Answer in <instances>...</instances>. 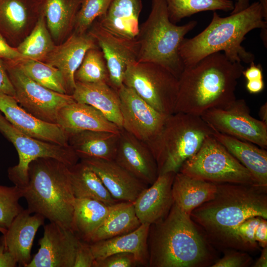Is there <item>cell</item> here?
Returning a JSON list of instances; mask_svg holds the SVG:
<instances>
[{
    "label": "cell",
    "instance_id": "obj_46",
    "mask_svg": "<svg viewBox=\"0 0 267 267\" xmlns=\"http://www.w3.org/2000/svg\"><path fill=\"white\" fill-rule=\"evenodd\" d=\"M18 264L5 246L2 236L0 237V267H15Z\"/></svg>",
    "mask_w": 267,
    "mask_h": 267
},
{
    "label": "cell",
    "instance_id": "obj_17",
    "mask_svg": "<svg viewBox=\"0 0 267 267\" xmlns=\"http://www.w3.org/2000/svg\"><path fill=\"white\" fill-rule=\"evenodd\" d=\"M40 14L39 0H0V33L16 47L30 34Z\"/></svg>",
    "mask_w": 267,
    "mask_h": 267
},
{
    "label": "cell",
    "instance_id": "obj_24",
    "mask_svg": "<svg viewBox=\"0 0 267 267\" xmlns=\"http://www.w3.org/2000/svg\"><path fill=\"white\" fill-rule=\"evenodd\" d=\"M149 223H141L136 229L126 234L89 243L94 260L118 253H130L139 265H148L147 239Z\"/></svg>",
    "mask_w": 267,
    "mask_h": 267
},
{
    "label": "cell",
    "instance_id": "obj_31",
    "mask_svg": "<svg viewBox=\"0 0 267 267\" xmlns=\"http://www.w3.org/2000/svg\"><path fill=\"white\" fill-rule=\"evenodd\" d=\"M71 187L78 199H90L107 205L118 201L108 192L98 175L85 163L81 161L69 167Z\"/></svg>",
    "mask_w": 267,
    "mask_h": 267
},
{
    "label": "cell",
    "instance_id": "obj_16",
    "mask_svg": "<svg viewBox=\"0 0 267 267\" xmlns=\"http://www.w3.org/2000/svg\"><path fill=\"white\" fill-rule=\"evenodd\" d=\"M0 112L18 130L32 137L69 145L67 134L57 124L40 120L22 108L15 98L0 92Z\"/></svg>",
    "mask_w": 267,
    "mask_h": 267
},
{
    "label": "cell",
    "instance_id": "obj_39",
    "mask_svg": "<svg viewBox=\"0 0 267 267\" xmlns=\"http://www.w3.org/2000/svg\"><path fill=\"white\" fill-rule=\"evenodd\" d=\"M23 198L22 189L14 185H0V226L7 229L14 219L23 210L19 203Z\"/></svg>",
    "mask_w": 267,
    "mask_h": 267
},
{
    "label": "cell",
    "instance_id": "obj_52",
    "mask_svg": "<svg viewBox=\"0 0 267 267\" xmlns=\"http://www.w3.org/2000/svg\"><path fill=\"white\" fill-rule=\"evenodd\" d=\"M259 115L261 120L267 124V103L262 105L259 109Z\"/></svg>",
    "mask_w": 267,
    "mask_h": 267
},
{
    "label": "cell",
    "instance_id": "obj_25",
    "mask_svg": "<svg viewBox=\"0 0 267 267\" xmlns=\"http://www.w3.org/2000/svg\"><path fill=\"white\" fill-rule=\"evenodd\" d=\"M74 100L89 104L100 111L109 121L122 128L123 121L118 90L108 83L76 82L72 94Z\"/></svg>",
    "mask_w": 267,
    "mask_h": 267
},
{
    "label": "cell",
    "instance_id": "obj_10",
    "mask_svg": "<svg viewBox=\"0 0 267 267\" xmlns=\"http://www.w3.org/2000/svg\"><path fill=\"white\" fill-rule=\"evenodd\" d=\"M0 132L15 147L18 163L7 170L9 179L19 188H24L28 181L30 163L39 158H51L68 167L78 162L79 158L70 145L63 146L30 136L16 129L0 112Z\"/></svg>",
    "mask_w": 267,
    "mask_h": 267
},
{
    "label": "cell",
    "instance_id": "obj_14",
    "mask_svg": "<svg viewBox=\"0 0 267 267\" xmlns=\"http://www.w3.org/2000/svg\"><path fill=\"white\" fill-rule=\"evenodd\" d=\"M88 32L103 53L109 73V84L118 90L123 85L128 66L137 61L139 45L136 39H129L113 34L96 20Z\"/></svg>",
    "mask_w": 267,
    "mask_h": 267
},
{
    "label": "cell",
    "instance_id": "obj_27",
    "mask_svg": "<svg viewBox=\"0 0 267 267\" xmlns=\"http://www.w3.org/2000/svg\"><path fill=\"white\" fill-rule=\"evenodd\" d=\"M119 133L82 131L69 134L68 144L79 159L114 160L119 143Z\"/></svg>",
    "mask_w": 267,
    "mask_h": 267
},
{
    "label": "cell",
    "instance_id": "obj_22",
    "mask_svg": "<svg viewBox=\"0 0 267 267\" xmlns=\"http://www.w3.org/2000/svg\"><path fill=\"white\" fill-rule=\"evenodd\" d=\"M45 218L40 214L24 209L13 220L2 238L7 249L13 256L18 266L27 267L32 257L31 249L39 228Z\"/></svg>",
    "mask_w": 267,
    "mask_h": 267
},
{
    "label": "cell",
    "instance_id": "obj_41",
    "mask_svg": "<svg viewBox=\"0 0 267 267\" xmlns=\"http://www.w3.org/2000/svg\"><path fill=\"white\" fill-rule=\"evenodd\" d=\"M253 262L251 257L242 251L225 250L223 257L218 259L211 267H247Z\"/></svg>",
    "mask_w": 267,
    "mask_h": 267
},
{
    "label": "cell",
    "instance_id": "obj_6",
    "mask_svg": "<svg viewBox=\"0 0 267 267\" xmlns=\"http://www.w3.org/2000/svg\"><path fill=\"white\" fill-rule=\"evenodd\" d=\"M197 24L192 20L177 25L170 20L165 0H152L151 11L136 38L139 45L137 61L159 64L178 79L184 68L179 46Z\"/></svg>",
    "mask_w": 267,
    "mask_h": 267
},
{
    "label": "cell",
    "instance_id": "obj_48",
    "mask_svg": "<svg viewBox=\"0 0 267 267\" xmlns=\"http://www.w3.org/2000/svg\"><path fill=\"white\" fill-rule=\"evenodd\" d=\"M250 67L242 72V75L248 81L263 79V72L261 66L256 65L254 61L251 62Z\"/></svg>",
    "mask_w": 267,
    "mask_h": 267
},
{
    "label": "cell",
    "instance_id": "obj_50",
    "mask_svg": "<svg viewBox=\"0 0 267 267\" xmlns=\"http://www.w3.org/2000/svg\"><path fill=\"white\" fill-rule=\"evenodd\" d=\"M234 8L230 14L238 13L246 9L250 5V0H235Z\"/></svg>",
    "mask_w": 267,
    "mask_h": 267
},
{
    "label": "cell",
    "instance_id": "obj_23",
    "mask_svg": "<svg viewBox=\"0 0 267 267\" xmlns=\"http://www.w3.org/2000/svg\"><path fill=\"white\" fill-rule=\"evenodd\" d=\"M56 124L67 135L85 131L119 133L121 130L95 108L76 101L59 110Z\"/></svg>",
    "mask_w": 267,
    "mask_h": 267
},
{
    "label": "cell",
    "instance_id": "obj_34",
    "mask_svg": "<svg viewBox=\"0 0 267 267\" xmlns=\"http://www.w3.org/2000/svg\"><path fill=\"white\" fill-rule=\"evenodd\" d=\"M55 45L41 12L34 28L16 48L26 58L43 61Z\"/></svg>",
    "mask_w": 267,
    "mask_h": 267
},
{
    "label": "cell",
    "instance_id": "obj_36",
    "mask_svg": "<svg viewBox=\"0 0 267 267\" xmlns=\"http://www.w3.org/2000/svg\"><path fill=\"white\" fill-rule=\"evenodd\" d=\"M170 20L174 24L185 17L206 11H232L231 0H165Z\"/></svg>",
    "mask_w": 267,
    "mask_h": 267
},
{
    "label": "cell",
    "instance_id": "obj_42",
    "mask_svg": "<svg viewBox=\"0 0 267 267\" xmlns=\"http://www.w3.org/2000/svg\"><path fill=\"white\" fill-rule=\"evenodd\" d=\"M137 265L139 264L133 254L118 253L94 260L92 267H134Z\"/></svg>",
    "mask_w": 267,
    "mask_h": 267
},
{
    "label": "cell",
    "instance_id": "obj_5",
    "mask_svg": "<svg viewBox=\"0 0 267 267\" xmlns=\"http://www.w3.org/2000/svg\"><path fill=\"white\" fill-rule=\"evenodd\" d=\"M22 189L32 213L73 231L75 198L68 166L51 158L33 160L29 165L28 183Z\"/></svg>",
    "mask_w": 267,
    "mask_h": 267
},
{
    "label": "cell",
    "instance_id": "obj_37",
    "mask_svg": "<svg viewBox=\"0 0 267 267\" xmlns=\"http://www.w3.org/2000/svg\"><path fill=\"white\" fill-rule=\"evenodd\" d=\"M261 217L248 218L231 228L215 246L242 251L260 249L255 238V232Z\"/></svg>",
    "mask_w": 267,
    "mask_h": 267
},
{
    "label": "cell",
    "instance_id": "obj_49",
    "mask_svg": "<svg viewBox=\"0 0 267 267\" xmlns=\"http://www.w3.org/2000/svg\"><path fill=\"white\" fill-rule=\"evenodd\" d=\"M246 89L250 93L256 94L261 92L264 88V83L263 79L248 81Z\"/></svg>",
    "mask_w": 267,
    "mask_h": 267
},
{
    "label": "cell",
    "instance_id": "obj_51",
    "mask_svg": "<svg viewBox=\"0 0 267 267\" xmlns=\"http://www.w3.org/2000/svg\"><path fill=\"white\" fill-rule=\"evenodd\" d=\"M261 255L260 258L254 263L253 267H267V246L262 248Z\"/></svg>",
    "mask_w": 267,
    "mask_h": 267
},
{
    "label": "cell",
    "instance_id": "obj_28",
    "mask_svg": "<svg viewBox=\"0 0 267 267\" xmlns=\"http://www.w3.org/2000/svg\"><path fill=\"white\" fill-rule=\"evenodd\" d=\"M213 130L212 135L251 173L258 184L267 186L266 149Z\"/></svg>",
    "mask_w": 267,
    "mask_h": 267
},
{
    "label": "cell",
    "instance_id": "obj_38",
    "mask_svg": "<svg viewBox=\"0 0 267 267\" xmlns=\"http://www.w3.org/2000/svg\"><path fill=\"white\" fill-rule=\"evenodd\" d=\"M76 82L109 84V73L103 53L99 47L88 50L74 76Z\"/></svg>",
    "mask_w": 267,
    "mask_h": 267
},
{
    "label": "cell",
    "instance_id": "obj_7",
    "mask_svg": "<svg viewBox=\"0 0 267 267\" xmlns=\"http://www.w3.org/2000/svg\"><path fill=\"white\" fill-rule=\"evenodd\" d=\"M213 131L199 116L182 112L168 115L160 133L146 143L156 162L159 175L178 172Z\"/></svg>",
    "mask_w": 267,
    "mask_h": 267
},
{
    "label": "cell",
    "instance_id": "obj_15",
    "mask_svg": "<svg viewBox=\"0 0 267 267\" xmlns=\"http://www.w3.org/2000/svg\"><path fill=\"white\" fill-rule=\"evenodd\" d=\"M81 240L72 230L49 222L44 226L40 248L27 267H74Z\"/></svg>",
    "mask_w": 267,
    "mask_h": 267
},
{
    "label": "cell",
    "instance_id": "obj_11",
    "mask_svg": "<svg viewBox=\"0 0 267 267\" xmlns=\"http://www.w3.org/2000/svg\"><path fill=\"white\" fill-rule=\"evenodd\" d=\"M3 62L19 105L36 118L56 124L59 110L75 101L72 95L60 93L38 84L25 75L13 61Z\"/></svg>",
    "mask_w": 267,
    "mask_h": 267
},
{
    "label": "cell",
    "instance_id": "obj_43",
    "mask_svg": "<svg viewBox=\"0 0 267 267\" xmlns=\"http://www.w3.org/2000/svg\"><path fill=\"white\" fill-rule=\"evenodd\" d=\"M93 261L89 243L81 240L76 252L74 267H92Z\"/></svg>",
    "mask_w": 267,
    "mask_h": 267
},
{
    "label": "cell",
    "instance_id": "obj_21",
    "mask_svg": "<svg viewBox=\"0 0 267 267\" xmlns=\"http://www.w3.org/2000/svg\"><path fill=\"white\" fill-rule=\"evenodd\" d=\"M175 174L170 172L159 175L150 186L144 189L133 202L141 223L151 224L167 216L174 203L172 187Z\"/></svg>",
    "mask_w": 267,
    "mask_h": 267
},
{
    "label": "cell",
    "instance_id": "obj_53",
    "mask_svg": "<svg viewBox=\"0 0 267 267\" xmlns=\"http://www.w3.org/2000/svg\"><path fill=\"white\" fill-rule=\"evenodd\" d=\"M261 4L265 14L267 15V0H259Z\"/></svg>",
    "mask_w": 267,
    "mask_h": 267
},
{
    "label": "cell",
    "instance_id": "obj_9",
    "mask_svg": "<svg viewBox=\"0 0 267 267\" xmlns=\"http://www.w3.org/2000/svg\"><path fill=\"white\" fill-rule=\"evenodd\" d=\"M123 84L160 113L166 115L174 113L178 80L164 67L151 62H134L128 66Z\"/></svg>",
    "mask_w": 267,
    "mask_h": 267
},
{
    "label": "cell",
    "instance_id": "obj_47",
    "mask_svg": "<svg viewBox=\"0 0 267 267\" xmlns=\"http://www.w3.org/2000/svg\"><path fill=\"white\" fill-rule=\"evenodd\" d=\"M255 238L260 248L267 246V221L262 218L255 232Z\"/></svg>",
    "mask_w": 267,
    "mask_h": 267
},
{
    "label": "cell",
    "instance_id": "obj_30",
    "mask_svg": "<svg viewBox=\"0 0 267 267\" xmlns=\"http://www.w3.org/2000/svg\"><path fill=\"white\" fill-rule=\"evenodd\" d=\"M216 190V183L178 172L174 177L172 193L174 203L190 215L193 210L212 199Z\"/></svg>",
    "mask_w": 267,
    "mask_h": 267
},
{
    "label": "cell",
    "instance_id": "obj_4",
    "mask_svg": "<svg viewBox=\"0 0 267 267\" xmlns=\"http://www.w3.org/2000/svg\"><path fill=\"white\" fill-rule=\"evenodd\" d=\"M216 184L214 198L190 214L214 246L231 228L245 220L253 217L267 219V186Z\"/></svg>",
    "mask_w": 267,
    "mask_h": 267
},
{
    "label": "cell",
    "instance_id": "obj_1",
    "mask_svg": "<svg viewBox=\"0 0 267 267\" xmlns=\"http://www.w3.org/2000/svg\"><path fill=\"white\" fill-rule=\"evenodd\" d=\"M147 245L150 267H211L218 259L204 231L175 203L150 225Z\"/></svg>",
    "mask_w": 267,
    "mask_h": 267
},
{
    "label": "cell",
    "instance_id": "obj_12",
    "mask_svg": "<svg viewBox=\"0 0 267 267\" xmlns=\"http://www.w3.org/2000/svg\"><path fill=\"white\" fill-rule=\"evenodd\" d=\"M201 118L216 131L267 149V124L253 117L246 101L236 100L225 109L212 108Z\"/></svg>",
    "mask_w": 267,
    "mask_h": 267
},
{
    "label": "cell",
    "instance_id": "obj_54",
    "mask_svg": "<svg viewBox=\"0 0 267 267\" xmlns=\"http://www.w3.org/2000/svg\"><path fill=\"white\" fill-rule=\"evenodd\" d=\"M6 229H5L0 226V232H1L2 234H4L6 232Z\"/></svg>",
    "mask_w": 267,
    "mask_h": 267
},
{
    "label": "cell",
    "instance_id": "obj_26",
    "mask_svg": "<svg viewBox=\"0 0 267 267\" xmlns=\"http://www.w3.org/2000/svg\"><path fill=\"white\" fill-rule=\"evenodd\" d=\"M142 0H113L106 12L96 20L105 29L129 39L136 38Z\"/></svg>",
    "mask_w": 267,
    "mask_h": 267
},
{
    "label": "cell",
    "instance_id": "obj_35",
    "mask_svg": "<svg viewBox=\"0 0 267 267\" xmlns=\"http://www.w3.org/2000/svg\"><path fill=\"white\" fill-rule=\"evenodd\" d=\"M13 61L25 75L36 83L54 91L67 94L63 76L56 68L44 62L29 58Z\"/></svg>",
    "mask_w": 267,
    "mask_h": 267
},
{
    "label": "cell",
    "instance_id": "obj_13",
    "mask_svg": "<svg viewBox=\"0 0 267 267\" xmlns=\"http://www.w3.org/2000/svg\"><path fill=\"white\" fill-rule=\"evenodd\" d=\"M122 129L146 143L160 133L168 115L160 113L124 84L118 89Z\"/></svg>",
    "mask_w": 267,
    "mask_h": 267
},
{
    "label": "cell",
    "instance_id": "obj_40",
    "mask_svg": "<svg viewBox=\"0 0 267 267\" xmlns=\"http://www.w3.org/2000/svg\"><path fill=\"white\" fill-rule=\"evenodd\" d=\"M113 0H82L73 32L87 33L92 23L107 10Z\"/></svg>",
    "mask_w": 267,
    "mask_h": 267
},
{
    "label": "cell",
    "instance_id": "obj_3",
    "mask_svg": "<svg viewBox=\"0 0 267 267\" xmlns=\"http://www.w3.org/2000/svg\"><path fill=\"white\" fill-rule=\"evenodd\" d=\"M257 28L261 29V37L267 47V15L259 1L227 17H220L214 12L210 23L203 31L192 38H185L181 42L178 52L184 68L221 51L232 62L250 63L254 61L255 56L241 44L246 35Z\"/></svg>",
    "mask_w": 267,
    "mask_h": 267
},
{
    "label": "cell",
    "instance_id": "obj_2",
    "mask_svg": "<svg viewBox=\"0 0 267 267\" xmlns=\"http://www.w3.org/2000/svg\"><path fill=\"white\" fill-rule=\"evenodd\" d=\"M244 70L241 62L230 61L221 52L184 68L178 78L174 113L200 116L212 108L226 109L236 99V87Z\"/></svg>",
    "mask_w": 267,
    "mask_h": 267
},
{
    "label": "cell",
    "instance_id": "obj_19",
    "mask_svg": "<svg viewBox=\"0 0 267 267\" xmlns=\"http://www.w3.org/2000/svg\"><path fill=\"white\" fill-rule=\"evenodd\" d=\"M114 160L147 185L159 175L156 162L147 144L122 128Z\"/></svg>",
    "mask_w": 267,
    "mask_h": 267
},
{
    "label": "cell",
    "instance_id": "obj_32",
    "mask_svg": "<svg viewBox=\"0 0 267 267\" xmlns=\"http://www.w3.org/2000/svg\"><path fill=\"white\" fill-rule=\"evenodd\" d=\"M141 224L133 202H118L109 206L106 219L92 234L89 243L129 233Z\"/></svg>",
    "mask_w": 267,
    "mask_h": 267
},
{
    "label": "cell",
    "instance_id": "obj_45",
    "mask_svg": "<svg viewBox=\"0 0 267 267\" xmlns=\"http://www.w3.org/2000/svg\"><path fill=\"white\" fill-rule=\"evenodd\" d=\"M0 92L13 97L15 90L7 74L3 60L0 59Z\"/></svg>",
    "mask_w": 267,
    "mask_h": 267
},
{
    "label": "cell",
    "instance_id": "obj_20",
    "mask_svg": "<svg viewBox=\"0 0 267 267\" xmlns=\"http://www.w3.org/2000/svg\"><path fill=\"white\" fill-rule=\"evenodd\" d=\"M81 161L98 175L111 196L118 202H134L148 187L114 160L85 159Z\"/></svg>",
    "mask_w": 267,
    "mask_h": 267
},
{
    "label": "cell",
    "instance_id": "obj_18",
    "mask_svg": "<svg viewBox=\"0 0 267 267\" xmlns=\"http://www.w3.org/2000/svg\"><path fill=\"white\" fill-rule=\"evenodd\" d=\"M97 47L95 40L88 32L84 34L73 32L63 42L55 45L43 62L59 70L67 94L72 95L76 87L75 72L88 50Z\"/></svg>",
    "mask_w": 267,
    "mask_h": 267
},
{
    "label": "cell",
    "instance_id": "obj_44",
    "mask_svg": "<svg viewBox=\"0 0 267 267\" xmlns=\"http://www.w3.org/2000/svg\"><path fill=\"white\" fill-rule=\"evenodd\" d=\"M25 58L10 45L0 33V59L3 60L17 61Z\"/></svg>",
    "mask_w": 267,
    "mask_h": 267
},
{
    "label": "cell",
    "instance_id": "obj_33",
    "mask_svg": "<svg viewBox=\"0 0 267 267\" xmlns=\"http://www.w3.org/2000/svg\"><path fill=\"white\" fill-rule=\"evenodd\" d=\"M109 206L93 199L75 198L73 232L80 239L89 243L92 234L106 219Z\"/></svg>",
    "mask_w": 267,
    "mask_h": 267
},
{
    "label": "cell",
    "instance_id": "obj_8",
    "mask_svg": "<svg viewBox=\"0 0 267 267\" xmlns=\"http://www.w3.org/2000/svg\"><path fill=\"white\" fill-rule=\"evenodd\" d=\"M178 172L214 183L258 184L251 173L212 134Z\"/></svg>",
    "mask_w": 267,
    "mask_h": 267
},
{
    "label": "cell",
    "instance_id": "obj_29",
    "mask_svg": "<svg viewBox=\"0 0 267 267\" xmlns=\"http://www.w3.org/2000/svg\"><path fill=\"white\" fill-rule=\"evenodd\" d=\"M82 0H39L41 13L56 45L73 33Z\"/></svg>",
    "mask_w": 267,
    "mask_h": 267
}]
</instances>
